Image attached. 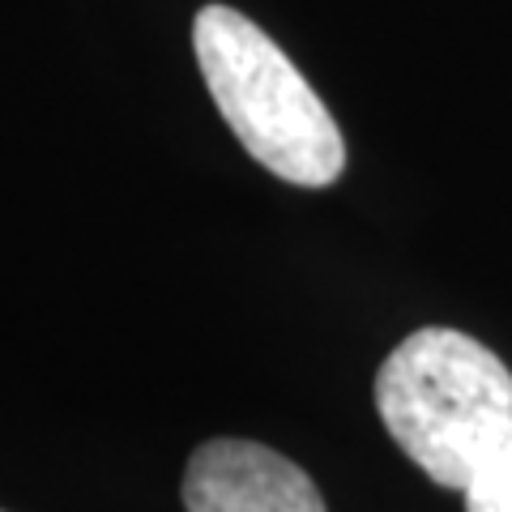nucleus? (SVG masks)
Here are the masks:
<instances>
[{"mask_svg":"<svg viewBox=\"0 0 512 512\" xmlns=\"http://www.w3.org/2000/svg\"><path fill=\"white\" fill-rule=\"evenodd\" d=\"M461 495L466 512H512V444Z\"/></svg>","mask_w":512,"mask_h":512,"instance_id":"20e7f679","label":"nucleus"},{"mask_svg":"<svg viewBox=\"0 0 512 512\" xmlns=\"http://www.w3.org/2000/svg\"><path fill=\"white\" fill-rule=\"evenodd\" d=\"M192 52L214 107L265 171L299 188L342 180L346 141L333 111L252 18L231 5H205L192 22Z\"/></svg>","mask_w":512,"mask_h":512,"instance_id":"f03ea898","label":"nucleus"},{"mask_svg":"<svg viewBox=\"0 0 512 512\" xmlns=\"http://www.w3.org/2000/svg\"><path fill=\"white\" fill-rule=\"evenodd\" d=\"M376 410L431 483L466 491L512 444V372L461 329H419L380 363Z\"/></svg>","mask_w":512,"mask_h":512,"instance_id":"f257e3e1","label":"nucleus"},{"mask_svg":"<svg viewBox=\"0 0 512 512\" xmlns=\"http://www.w3.org/2000/svg\"><path fill=\"white\" fill-rule=\"evenodd\" d=\"M188 512H329L291 457L256 440H210L184 470Z\"/></svg>","mask_w":512,"mask_h":512,"instance_id":"7ed1b4c3","label":"nucleus"}]
</instances>
